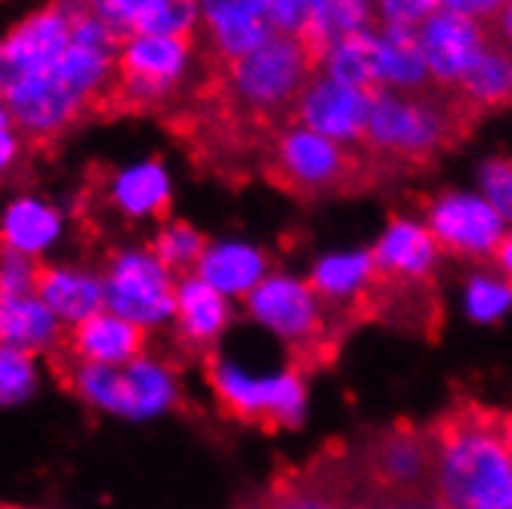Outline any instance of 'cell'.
Segmentation results:
<instances>
[{"label":"cell","instance_id":"cell-36","mask_svg":"<svg viewBox=\"0 0 512 509\" xmlns=\"http://www.w3.org/2000/svg\"><path fill=\"white\" fill-rule=\"evenodd\" d=\"M142 7H145V0H84V10L102 25L112 28L118 38L136 34Z\"/></svg>","mask_w":512,"mask_h":509},{"label":"cell","instance_id":"cell-20","mask_svg":"<svg viewBox=\"0 0 512 509\" xmlns=\"http://www.w3.org/2000/svg\"><path fill=\"white\" fill-rule=\"evenodd\" d=\"M371 75L374 93H423L429 87V71L411 28L371 31Z\"/></svg>","mask_w":512,"mask_h":509},{"label":"cell","instance_id":"cell-43","mask_svg":"<svg viewBox=\"0 0 512 509\" xmlns=\"http://www.w3.org/2000/svg\"><path fill=\"white\" fill-rule=\"evenodd\" d=\"M349 509H383V503H355Z\"/></svg>","mask_w":512,"mask_h":509},{"label":"cell","instance_id":"cell-11","mask_svg":"<svg viewBox=\"0 0 512 509\" xmlns=\"http://www.w3.org/2000/svg\"><path fill=\"white\" fill-rule=\"evenodd\" d=\"M105 306L115 315L149 327L176 312L173 275L152 250H112L102 272Z\"/></svg>","mask_w":512,"mask_h":509},{"label":"cell","instance_id":"cell-10","mask_svg":"<svg viewBox=\"0 0 512 509\" xmlns=\"http://www.w3.org/2000/svg\"><path fill=\"white\" fill-rule=\"evenodd\" d=\"M358 466L380 503H435V463L429 429H417L408 423L383 429L364 445Z\"/></svg>","mask_w":512,"mask_h":509},{"label":"cell","instance_id":"cell-6","mask_svg":"<svg viewBox=\"0 0 512 509\" xmlns=\"http://www.w3.org/2000/svg\"><path fill=\"white\" fill-rule=\"evenodd\" d=\"M195 38L173 34H127L118 47L115 99L127 108H158L173 102L195 78Z\"/></svg>","mask_w":512,"mask_h":509},{"label":"cell","instance_id":"cell-19","mask_svg":"<svg viewBox=\"0 0 512 509\" xmlns=\"http://www.w3.org/2000/svg\"><path fill=\"white\" fill-rule=\"evenodd\" d=\"M173 315H176V346L186 355H201V358L210 352V343L229 324L226 297L216 294L198 275L179 278Z\"/></svg>","mask_w":512,"mask_h":509},{"label":"cell","instance_id":"cell-34","mask_svg":"<svg viewBox=\"0 0 512 509\" xmlns=\"http://www.w3.org/2000/svg\"><path fill=\"white\" fill-rule=\"evenodd\" d=\"M321 7H324V0H269V22L275 34L306 38Z\"/></svg>","mask_w":512,"mask_h":509},{"label":"cell","instance_id":"cell-33","mask_svg":"<svg viewBox=\"0 0 512 509\" xmlns=\"http://www.w3.org/2000/svg\"><path fill=\"white\" fill-rule=\"evenodd\" d=\"M34 389V365H31V352L4 346L0 349V402L16 405Z\"/></svg>","mask_w":512,"mask_h":509},{"label":"cell","instance_id":"cell-9","mask_svg":"<svg viewBox=\"0 0 512 509\" xmlns=\"http://www.w3.org/2000/svg\"><path fill=\"white\" fill-rule=\"evenodd\" d=\"M269 173L278 186L303 198L337 195L364 183L358 173V161L346 145L312 133L309 127L294 121L284 124L272 139Z\"/></svg>","mask_w":512,"mask_h":509},{"label":"cell","instance_id":"cell-41","mask_svg":"<svg viewBox=\"0 0 512 509\" xmlns=\"http://www.w3.org/2000/svg\"><path fill=\"white\" fill-rule=\"evenodd\" d=\"M494 41L503 44L512 53V0L500 10V16L494 19Z\"/></svg>","mask_w":512,"mask_h":509},{"label":"cell","instance_id":"cell-23","mask_svg":"<svg viewBox=\"0 0 512 509\" xmlns=\"http://www.w3.org/2000/svg\"><path fill=\"white\" fill-rule=\"evenodd\" d=\"M62 232V213L38 198V195H19L7 204L4 220H0V247L34 257L44 247H50Z\"/></svg>","mask_w":512,"mask_h":509},{"label":"cell","instance_id":"cell-12","mask_svg":"<svg viewBox=\"0 0 512 509\" xmlns=\"http://www.w3.org/2000/svg\"><path fill=\"white\" fill-rule=\"evenodd\" d=\"M423 223L435 238L438 250L463 260H491L506 223L479 192H442L426 201Z\"/></svg>","mask_w":512,"mask_h":509},{"label":"cell","instance_id":"cell-30","mask_svg":"<svg viewBox=\"0 0 512 509\" xmlns=\"http://www.w3.org/2000/svg\"><path fill=\"white\" fill-rule=\"evenodd\" d=\"M201 25L198 0H145L136 31L142 34H173V38H195Z\"/></svg>","mask_w":512,"mask_h":509},{"label":"cell","instance_id":"cell-17","mask_svg":"<svg viewBox=\"0 0 512 509\" xmlns=\"http://www.w3.org/2000/svg\"><path fill=\"white\" fill-rule=\"evenodd\" d=\"M374 275L392 284H432L438 244L423 220L392 216L377 247L371 250Z\"/></svg>","mask_w":512,"mask_h":509},{"label":"cell","instance_id":"cell-32","mask_svg":"<svg viewBox=\"0 0 512 509\" xmlns=\"http://www.w3.org/2000/svg\"><path fill=\"white\" fill-rule=\"evenodd\" d=\"M479 195L497 210L500 220L512 229V158L491 155L479 167Z\"/></svg>","mask_w":512,"mask_h":509},{"label":"cell","instance_id":"cell-15","mask_svg":"<svg viewBox=\"0 0 512 509\" xmlns=\"http://www.w3.org/2000/svg\"><path fill=\"white\" fill-rule=\"evenodd\" d=\"M198 10L201 41L223 65L247 56L275 34L269 0H198Z\"/></svg>","mask_w":512,"mask_h":509},{"label":"cell","instance_id":"cell-8","mask_svg":"<svg viewBox=\"0 0 512 509\" xmlns=\"http://www.w3.org/2000/svg\"><path fill=\"white\" fill-rule=\"evenodd\" d=\"M204 377L216 395L219 408L229 417L256 429H290L306 414V386L300 371H284L272 377H253L232 361L213 352L204 355Z\"/></svg>","mask_w":512,"mask_h":509},{"label":"cell","instance_id":"cell-5","mask_svg":"<svg viewBox=\"0 0 512 509\" xmlns=\"http://www.w3.org/2000/svg\"><path fill=\"white\" fill-rule=\"evenodd\" d=\"M460 115L423 93H374L364 145L392 164H426L454 142Z\"/></svg>","mask_w":512,"mask_h":509},{"label":"cell","instance_id":"cell-3","mask_svg":"<svg viewBox=\"0 0 512 509\" xmlns=\"http://www.w3.org/2000/svg\"><path fill=\"white\" fill-rule=\"evenodd\" d=\"M315 75V50L303 38L272 34L266 44L226 65V96L253 121H278Z\"/></svg>","mask_w":512,"mask_h":509},{"label":"cell","instance_id":"cell-27","mask_svg":"<svg viewBox=\"0 0 512 509\" xmlns=\"http://www.w3.org/2000/svg\"><path fill=\"white\" fill-rule=\"evenodd\" d=\"M374 31V28H371ZM371 31L349 34V38L324 44L315 50V71L321 75L371 90L374 93V75H371Z\"/></svg>","mask_w":512,"mask_h":509},{"label":"cell","instance_id":"cell-21","mask_svg":"<svg viewBox=\"0 0 512 509\" xmlns=\"http://www.w3.org/2000/svg\"><path fill=\"white\" fill-rule=\"evenodd\" d=\"M374 284V260L371 253L352 250V253H331L315 263L309 275V287L318 294V300L343 315H352L355 321L361 318V306L368 290Z\"/></svg>","mask_w":512,"mask_h":509},{"label":"cell","instance_id":"cell-44","mask_svg":"<svg viewBox=\"0 0 512 509\" xmlns=\"http://www.w3.org/2000/svg\"><path fill=\"white\" fill-rule=\"evenodd\" d=\"M429 509H445V506H442V503H432Z\"/></svg>","mask_w":512,"mask_h":509},{"label":"cell","instance_id":"cell-24","mask_svg":"<svg viewBox=\"0 0 512 509\" xmlns=\"http://www.w3.org/2000/svg\"><path fill=\"white\" fill-rule=\"evenodd\" d=\"M198 278L207 281L216 294L241 297L266 278V257L250 244H213L198 263Z\"/></svg>","mask_w":512,"mask_h":509},{"label":"cell","instance_id":"cell-37","mask_svg":"<svg viewBox=\"0 0 512 509\" xmlns=\"http://www.w3.org/2000/svg\"><path fill=\"white\" fill-rule=\"evenodd\" d=\"M442 7L445 0H377V25L414 31L423 19Z\"/></svg>","mask_w":512,"mask_h":509},{"label":"cell","instance_id":"cell-38","mask_svg":"<svg viewBox=\"0 0 512 509\" xmlns=\"http://www.w3.org/2000/svg\"><path fill=\"white\" fill-rule=\"evenodd\" d=\"M25 152H28V139L19 130L10 105L0 99V183H4L10 173H16Z\"/></svg>","mask_w":512,"mask_h":509},{"label":"cell","instance_id":"cell-28","mask_svg":"<svg viewBox=\"0 0 512 509\" xmlns=\"http://www.w3.org/2000/svg\"><path fill=\"white\" fill-rule=\"evenodd\" d=\"M371 28H377V0H324L303 41L312 50H321L324 44Z\"/></svg>","mask_w":512,"mask_h":509},{"label":"cell","instance_id":"cell-25","mask_svg":"<svg viewBox=\"0 0 512 509\" xmlns=\"http://www.w3.org/2000/svg\"><path fill=\"white\" fill-rule=\"evenodd\" d=\"M65 334V324L38 297H7L0 300V337L7 346L25 352H50Z\"/></svg>","mask_w":512,"mask_h":509},{"label":"cell","instance_id":"cell-29","mask_svg":"<svg viewBox=\"0 0 512 509\" xmlns=\"http://www.w3.org/2000/svg\"><path fill=\"white\" fill-rule=\"evenodd\" d=\"M207 247H210V241L195 226L182 223V220L164 223L152 241V253L161 260V266L176 278H189L192 269H198V263L204 260Z\"/></svg>","mask_w":512,"mask_h":509},{"label":"cell","instance_id":"cell-14","mask_svg":"<svg viewBox=\"0 0 512 509\" xmlns=\"http://www.w3.org/2000/svg\"><path fill=\"white\" fill-rule=\"evenodd\" d=\"M371 102H374L371 90L334 81L321 75V71H315L306 81L303 93L297 96L290 121L352 149V145H364Z\"/></svg>","mask_w":512,"mask_h":509},{"label":"cell","instance_id":"cell-16","mask_svg":"<svg viewBox=\"0 0 512 509\" xmlns=\"http://www.w3.org/2000/svg\"><path fill=\"white\" fill-rule=\"evenodd\" d=\"M99 201L124 220H164L173 204V179L161 158H139L108 170Z\"/></svg>","mask_w":512,"mask_h":509},{"label":"cell","instance_id":"cell-31","mask_svg":"<svg viewBox=\"0 0 512 509\" xmlns=\"http://www.w3.org/2000/svg\"><path fill=\"white\" fill-rule=\"evenodd\" d=\"M512 309V281L497 272H479L466 284V312L475 321H497Z\"/></svg>","mask_w":512,"mask_h":509},{"label":"cell","instance_id":"cell-7","mask_svg":"<svg viewBox=\"0 0 512 509\" xmlns=\"http://www.w3.org/2000/svg\"><path fill=\"white\" fill-rule=\"evenodd\" d=\"M84 13V0H41L0 28V99L47 75Z\"/></svg>","mask_w":512,"mask_h":509},{"label":"cell","instance_id":"cell-1","mask_svg":"<svg viewBox=\"0 0 512 509\" xmlns=\"http://www.w3.org/2000/svg\"><path fill=\"white\" fill-rule=\"evenodd\" d=\"M118 47V34L90 13L75 22L59 62L4 99L28 142L59 139L115 93Z\"/></svg>","mask_w":512,"mask_h":509},{"label":"cell","instance_id":"cell-45","mask_svg":"<svg viewBox=\"0 0 512 509\" xmlns=\"http://www.w3.org/2000/svg\"><path fill=\"white\" fill-rule=\"evenodd\" d=\"M0 509H16V506H0Z\"/></svg>","mask_w":512,"mask_h":509},{"label":"cell","instance_id":"cell-4","mask_svg":"<svg viewBox=\"0 0 512 509\" xmlns=\"http://www.w3.org/2000/svg\"><path fill=\"white\" fill-rule=\"evenodd\" d=\"M247 312L290 346L294 358L290 368L300 374L331 361L337 352V337L343 334L340 315L327 309L315 290L297 278H263L247 294Z\"/></svg>","mask_w":512,"mask_h":509},{"label":"cell","instance_id":"cell-40","mask_svg":"<svg viewBox=\"0 0 512 509\" xmlns=\"http://www.w3.org/2000/svg\"><path fill=\"white\" fill-rule=\"evenodd\" d=\"M494 272L503 275L506 281H512V229L500 238L497 250H494Z\"/></svg>","mask_w":512,"mask_h":509},{"label":"cell","instance_id":"cell-22","mask_svg":"<svg viewBox=\"0 0 512 509\" xmlns=\"http://www.w3.org/2000/svg\"><path fill=\"white\" fill-rule=\"evenodd\" d=\"M34 294L65 324H78L105 306L102 278L75 269L41 266L38 281H34Z\"/></svg>","mask_w":512,"mask_h":509},{"label":"cell","instance_id":"cell-42","mask_svg":"<svg viewBox=\"0 0 512 509\" xmlns=\"http://www.w3.org/2000/svg\"><path fill=\"white\" fill-rule=\"evenodd\" d=\"M500 429H503V439H506V448L512 457V411H500Z\"/></svg>","mask_w":512,"mask_h":509},{"label":"cell","instance_id":"cell-18","mask_svg":"<svg viewBox=\"0 0 512 509\" xmlns=\"http://www.w3.org/2000/svg\"><path fill=\"white\" fill-rule=\"evenodd\" d=\"M59 343L90 365H127V361L139 358L145 331L115 312H96L78 324H68Z\"/></svg>","mask_w":512,"mask_h":509},{"label":"cell","instance_id":"cell-35","mask_svg":"<svg viewBox=\"0 0 512 509\" xmlns=\"http://www.w3.org/2000/svg\"><path fill=\"white\" fill-rule=\"evenodd\" d=\"M38 269H41V263H34L31 257H25V253L0 247V300L34 294Z\"/></svg>","mask_w":512,"mask_h":509},{"label":"cell","instance_id":"cell-39","mask_svg":"<svg viewBox=\"0 0 512 509\" xmlns=\"http://www.w3.org/2000/svg\"><path fill=\"white\" fill-rule=\"evenodd\" d=\"M509 4V0H445V7L454 13H463L475 22H494L500 16V10Z\"/></svg>","mask_w":512,"mask_h":509},{"label":"cell","instance_id":"cell-26","mask_svg":"<svg viewBox=\"0 0 512 509\" xmlns=\"http://www.w3.org/2000/svg\"><path fill=\"white\" fill-rule=\"evenodd\" d=\"M457 93L463 105L475 108V112L512 105V53L491 38V44L469 68V75L460 81Z\"/></svg>","mask_w":512,"mask_h":509},{"label":"cell","instance_id":"cell-2","mask_svg":"<svg viewBox=\"0 0 512 509\" xmlns=\"http://www.w3.org/2000/svg\"><path fill=\"white\" fill-rule=\"evenodd\" d=\"M435 503L445 509H512V457L500 411L460 402L429 429Z\"/></svg>","mask_w":512,"mask_h":509},{"label":"cell","instance_id":"cell-13","mask_svg":"<svg viewBox=\"0 0 512 509\" xmlns=\"http://www.w3.org/2000/svg\"><path fill=\"white\" fill-rule=\"evenodd\" d=\"M414 38L429 71V87L457 90L494 34L485 22L442 7L414 28Z\"/></svg>","mask_w":512,"mask_h":509}]
</instances>
